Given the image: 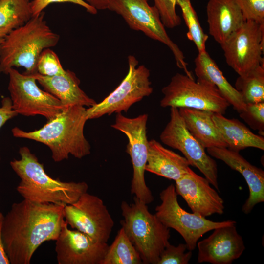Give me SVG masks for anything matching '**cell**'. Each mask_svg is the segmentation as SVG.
I'll return each instance as SVG.
<instances>
[{
  "label": "cell",
  "mask_w": 264,
  "mask_h": 264,
  "mask_svg": "<svg viewBox=\"0 0 264 264\" xmlns=\"http://www.w3.org/2000/svg\"><path fill=\"white\" fill-rule=\"evenodd\" d=\"M8 89L13 109L25 116L42 115L47 121L60 113L66 107L54 96L41 89L32 75L20 73L14 68L8 72Z\"/></svg>",
  "instance_id": "obj_11"
},
{
  "label": "cell",
  "mask_w": 264,
  "mask_h": 264,
  "mask_svg": "<svg viewBox=\"0 0 264 264\" xmlns=\"http://www.w3.org/2000/svg\"><path fill=\"white\" fill-rule=\"evenodd\" d=\"M109 245L77 230H70L64 220L56 240L59 264H100Z\"/></svg>",
  "instance_id": "obj_15"
},
{
  "label": "cell",
  "mask_w": 264,
  "mask_h": 264,
  "mask_svg": "<svg viewBox=\"0 0 264 264\" xmlns=\"http://www.w3.org/2000/svg\"><path fill=\"white\" fill-rule=\"evenodd\" d=\"M65 205L41 203L26 199L12 204L4 216L2 228L10 264H29L42 243L56 240L64 220Z\"/></svg>",
  "instance_id": "obj_1"
},
{
  "label": "cell",
  "mask_w": 264,
  "mask_h": 264,
  "mask_svg": "<svg viewBox=\"0 0 264 264\" xmlns=\"http://www.w3.org/2000/svg\"><path fill=\"white\" fill-rule=\"evenodd\" d=\"M162 107L187 108L221 114L230 106L213 84L204 80L177 73L162 89Z\"/></svg>",
  "instance_id": "obj_6"
},
{
  "label": "cell",
  "mask_w": 264,
  "mask_h": 264,
  "mask_svg": "<svg viewBox=\"0 0 264 264\" xmlns=\"http://www.w3.org/2000/svg\"><path fill=\"white\" fill-rule=\"evenodd\" d=\"M45 91L58 98L66 107L80 105L90 107L97 102L80 88V80L70 70L63 75L47 76L38 73L31 75Z\"/></svg>",
  "instance_id": "obj_20"
},
{
  "label": "cell",
  "mask_w": 264,
  "mask_h": 264,
  "mask_svg": "<svg viewBox=\"0 0 264 264\" xmlns=\"http://www.w3.org/2000/svg\"><path fill=\"white\" fill-rule=\"evenodd\" d=\"M245 21L264 23V0H235Z\"/></svg>",
  "instance_id": "obj_33"
},
{
  "label": "cell",
  "mask_w": 264,
  "mask_h": 264,
  "mask_svg": "<svg viewBox=\"0 0 264 264\" xmlns=\"http://www.w3.org/2000/svg\"><path fill=\"white\" fill-rule=\"evenodd\" d=\"M195 72L198 79L205 80L215 86L239 113L245 110L246 104L241 94L228 82L206 51L198 54L195 59Z\"/></svg>",
  "instance_id": "obj_23"
},
{
  "label": "cell",
  "mask_w": 264,
  "mask_h": 264,
  "mask_svg": "<svg viewBox=\"0 0 264 264\" xmlns=\"http://www.w3.org/2000/svg\"><path fill=\"white\" fill-rule=\"evenodd\" d=\"M210 184L205 177L190 168L175 181V186L177 194L183 198L192 212L204 217L222 215L225 208L223 199Z\"/></svg>",
  "instance_id": "obj_16"
},
{
  "label": "cell",
  "mask_w": 264,
  "mask_h": 264,
  "mask_svg": "<svg viewBox=\"0 0 264 264\" xmlns=\"http://www.w3.org/2000/svg\"><path fill=\"white\" fill-rule=\"evenodd\" d=\"M4 216L2 213L0 212V264H10V261L5 250L2 236Z\"/></svg>",
  "instance_id": "obj_36"
},
{
  "label": "cell",
  "mask_w": 264,
  "mask_h": 264,
  "mask_svg": "<svg viewBox=\"0 0 264 264\" xmlns=\"http://www.w3.org/2000/svg\"><path fill=\"white\" fill-rule=\"evenodd\" d=\"M149 0H108L107 9L120 15L132 30L142 32L148 37L162 43L172 51L176 65L183 69L186 74H192L182 51L168 35L159 13Z\"/></svg>",
  "instance_id": "obj_8"
},
{
  "label": "cell",
  "mask_w": 264,
  "mask_h": 264,
  "mask_svg": "<svg viewBox=\"0 0 264 264\" xmlns=\"http://www.w3.org/2000/svg\"><path fill=\"white\" fill-rule=\"evenodd\" d=\"M178 110L187 129L204 148H227L213 120V112L187 108Z\"/></svg>",
  "instance_id": "obj_22"
},
{
  "label": "cell",
  "mask_w": 264,
  "mask_h": 264,
  "mask_svg": "<svg viewBox=\"0 0 264 264\" xmlns=\"http://www.w3.org/2000/svg\"><path fill=\"white\" fill-rule=\"evenodd\" d=\"M3 38L0 37V44L2 42Z\"/></svg>",
  "instance_id": "obj_38"
},
{
  "label": "cell",
  "mask_w": 264,
  "mask_h": 264,
  "mask_svg": "<svg viewBox=\"0 0 264 264\" xmlns=\"http://www.w3.org/2000/svg\"><path fill=\"white\" fill-rule=\"evenodd\" d=\"M212 119L228 149L238 152L248 147L264 150V136L254 134L238 120L218 113H213Z\"/></svg>",
  "instance_id": "obj_24"
},
{
  "label": "cell",
  "mask_w": 264,
  "mask_h": 264,
  "mask_svg": "<svg viewBox=\"0 0 264 264\" xmlns=\"http://www.w3.org/2000/svg\"><path fill=\"white\" fill-rule=\"evenodd\" d=\"M128 73L119 85L99 103L86 109L88 120L104 115L127 112L134 103L150 95L153 91L150 81V70L133 55L128 57Z\"/></svg>",
  "instance_id": "obj_9"
},
{
  "label": "cell",
  "mask_w": 264,
  "mask_h": 264,
  "mask_svg": "<svg viewBox=\"0 0 264 264\" xmlns=\"http://www.w3.org/2000/svg\"><path fill=\"white\" fill-rule=\"evenodd\" d=\"M164 26L174 28L181 24V19L176 12L177 0H154Z\"/></svg>",
  "instance_id": "obj_32"
},
{
  "label": "cell",
  "mask_w": 264,
  "mask_h": 264,
  "mask_svg": "<svg viewBox=\"0 0 264 264\" xmlns=\"http://www.w3.org/2000/svg\"><path fill=\"white\" fill-rule=\"evenodd\" d=\"M211 156L224 162L232 169L239 172L248 185L249 195L242 207V212L248 214L255 206L264 201V172L245 159L238 152L228 148H207Z\"/></svg>",
  "instance_id": "obj_18"
},
{
  "label": "cell",
  "mask_w": 264,
  "mask_h": 264,
  "mask_svg": "<svg viewBox=\"0 0 264 264\" xmlns=\"http://www.w3.org/2000/svg\"><path fill=\"white\" fill-rule=\"evenodd\" d=\"M206 14L209 34L220 45L245 22L235 0H209Z\"/></svg>",
  "instance_id": "obj_19"
},
{
  "label": "cell",
  "mask_w": 264,
  "mask_h": 264,
  "mask_svg": "<svg viewBox=\"0 0 264 264\" xmlns=\"http://www.w3.org/2000/svg\"><path fill=\"white\" fill-rule=\"evenodd\" d=\"M187 249L186 243L175 246L169 242L162 252L157 264H188L192 256V252H186Z\"/></svg>",
  "instance_id": "obj_30"
},
{
  "label": "cell",
  "mask_w": 264,
  "mask_h": 264,
  "mask_svg": "<svg viewBox=\"0 0 264 264\" xmlns=\"http://www.w3.org/2000/svg\"><path fill=\"white\" fill-rule=\"evenodd\" d=\"M148 115L143 114L134 118H128L121 113H117L113 129L124 133L128 138L126 152L130 155L133 168L131 192L134 197L148 204L154 200L151 191L145 180V167L148 154L146 125Z\"/></svg>",
  "instance_id": "obj_10"
},
{
  "label": "cell",
  "mask_w": 264,
  "mask_h": 264,
  "mask_svg": "<svg viewBox=\"0 0 264 264\" xmlns=\"http://www.w3.org/2000/svg\"><path fill=\"white\" fill-rule=\"evenodd\" d=\"M1 104L2 106L0 107V129L8 120L18 114L12 108L10 98H3Z\"/></svg>",
  "instance_id": "obj_35"
},
{
  "label": "cell",
  "mask_w": 264,
  "mask_h": 264,
  "mask_svg": "<svg viewBox=\"0 0 264 264\" xmlns=\"http://www.w3.org/2000/svg\"><path fill=\"white\" fill-rule=\"evenodd\" d=\"M164 144L182 153L190 165L198 168L219 191L216 162L187 129L178 108L171 107L170 119L160 135Z\"/></svg>",
  "instance_id": "obj_13"
},
{
  "label": "cell",
  "mask_w": 264,
  "mask_h": 264,
  "mask_svg": "<svg viewBox=\"0 0 264 264\" xmlns=\"http://www.w3.org/2000/svg\"><path fill=\"white\" fill-rule=\"evenodd\" d=\"M37 73L47 76L63 75L66 71L62 67L57 55L50 48L41 52L37 62Z\"/></svg>",
  "instance_id": "obj_29"
},
{
  "label": "cell",
  "mask_w": 264,
  "mask_h": 264,
  "mask_svg": "<svg viewBox=\"0 0 264 264\" xmlns=\"http://www.w3.org/2000/svg\"><path fill=\"white\" fill-rule=\"evenodd\" d=\"M44 11L33 16L24 25L13 30L0 44V73L8 74L13 67H24L23 74L37 73V64L41 52L57 45L59 35L44 20Z\"/></svg>",
  "instance_id": "obj_4"
},
{
  "label": "cell",
  "mask_w": 264,
  "mask_h": 264,
  "mask_svg": "<svg viewBox=\"0 0 264 264\" xmlns=\"http://www.w3.org/2000/svg\"><path fill=\"white\" fill-rule=\"evenodd\" d=\"M240 117L251 128L259 131L260 135H264V102L246 104L245 110L239 113Z\"/></svg>",
  "instance_id": "obj_31"
},
{
  "label": "cell",
  "mask_w": 264,
  "mask_h": 264,
  "mask_svg": "<svg viewBox=\"0 0 264 264\" xmlns=\"http://www.w3.org/2000/svg\"><path fill=\"white\" fill-rule=\"evenodd\" d=\"M29 0H0V37L24 25L32 17Z\"/></svg>",
  "instance_id": "obj_25"
},
{
  "label": "cell",
  "mask_w": 264,
  "mask_h": 264,
  "mask_svg": "<svg viewBox=\"0 0 264 264\" xmlns=\"http://www.w3.org/2000/svg\"><path fill=\"white\" fill-rule=\"evenodd\" d=\"M235 225L215 228L211 235L198 242V262L231 264L240 258L245 246Z\"/></svg>",
  "instance_id": "obj_17"
},
{
  "label": "cell",
  "mask_w": 264,
  "mask_h": 264,
  "mask_svg": "<svg viewBox=\"0 0 264 264\" xmlns=\"http://www.w3.org/2000/svg\"><path fill=\"white\" fill-rule=\"evenodd\" d=\"M141 257L121 227L100 264H141Z\"/></svg>",
  "instance_id": "obj_26"
},
{
  "label": "cell",
  "mask_w": 264,
  "mask_h": 264,
  "mask_svg": "<svg viewBox=\"0 0 264 264\" xmlns=\"http://www.w3.org/2000/svg\"><path fill=\"white\" fill-rule=\"evenodd\" d=\"M134 202H121L123 220L122 227L139 253L143 263L157 264L160 256L169 243L170 228L155 214L149 211L147 204L134 197Z\"/></svg>",
  "instance_id": "obj_5"
},
{
  "label": "cell",
  "mask_w": 264,
  "mask_h": 264,
  "mask_svg": "<svg viewBox=\"0 0 264 264\" xmlns=\"http://www.w3.org/2000/svg\"><path fill=\"white\" fill-rule=\"evenodd\" d=\"M21 158L11 161L12 169L20 177L17 192L24 199L41 203L71 204L87 192L85 182H63L48 176L44 165L27 147L19 150Z\"/></svg>",
  "instance_id": "obj_3"
},
{
  "label": "cell",
  "mask_w": 264,
  "mask_h": 264,
  "mask_svg": "<svg viewBox=\"0 0 264 264\" xmlns=\"http://www.w3.org/2000/svg\"><path fill=\"white\" fill-rule=\"evenodd\" d=\"M190 164L187 159L152 139L148 142L145 171L175 181L188 172Z\"/></svg>",
  "instance_id": "obj_21"
},
{
  "label": "cell",
  "mask_w": 264,
  "mask_h": 264,
  "mask_svg": "<svg viewBox=\"0 0 264 264\" xmlns=\"http://www.w3.org/2000/svg\"><path fill=\"white\" fill-rule=\"evenodd\" d=\"M183 18L188 28L187 38L196 45L198 53L206 51L205 44L208 38L204 32L197 14L192 6L191 0H177Z\"/></svg>",
  "instance_id": "obj_28"
},
{
  "label": "cell",
  "mask_w": 264,
  "mask_h": 264,
  "mask_svg": "<svg viewBox=\"0 0 264 264\" xmlns=\"http://www.w3.org/2000/svg\"><path fill=\"white\" fill-rule=\"evenodd\" d=\"M67 224L102 242L107 243L114 221L98 197L86 192L71 204H66L63 210Z\"/></svg>",
  "instance_id": "obj_14"
},
{
  "label": "cell",
  "mask_w": 264,
  "mask_h": 264,
  "mask_svg": "<svg viewBox=\"0 0 264 264\" xmlns=\"http://www.w3.org/2000/svg\"><path fill=\"white\" fill-rule=\"evenodd\" d=\"M71 3L78 5L85 8L87 12L92 14H96L97 11L88 4L84 0H33L29 2L32 16L43 11L48 5L53 3Z\"/></svg>",
  "instance_id": "obj_34"
},
{
  "label": "cell",
  "mask_w": 264,
  "mask_h": 264,
  "mask_svg": "<svg viewBox=\"0 0 264 264\" xmlns=\"http://www.w3.org/2000/svg\"><path fill=\"white\" fill-rule=\"evenodd\" d=\"M225 61L239 75L264 64V23L246 21L222 45Z\"/></svg>",
  "instance_id": "obj_12"
},
{
  "label": "cell",
  "mask_w": 264,
  "mask_h": 264,
  "mask_svg": "<svg viewBox=\"0 0 264 264\" xmlns=\"http://www.w3.org/2000/svg\"><path fill=\"white\" fill-rule=\"evenodd\" d=\"M97 11L107 9L108 0H84Z\"/></svg>",
  "instance_id": "obj_37"
},
{
  "label": "cell",
  "mask_w": 264,
  "mask_h": 264,
  "mask_svg": "<svg viewBox=\"0 0 264 264\" xmlns=\"http://www.w3.org/2000/svg\"><path fill=\"white\" fill-rule=\"evenodd\" d=\"M175 186L171 184L160 193L161 203L157 205L155 215L167 227L176 231L183 238L188 250L193 251L198 240L215 228L234 225L232 220L213 221L196 213H189L179 205Z\"/></svg>",
  "instance_id": "obj_7"
},
{
  "label": "cell",
  "mask_w": 264,
  "mask_h": 264,
  "mask_svg": "<svg viewBox=\"0 0 264 264\" xmlns=\"http://www.w3.org/2000/svg\"><path fill=\"white\" fill-rule=\"evenodd\" d=\"M87 120L85 107L69 106L39 130L25 132L15 127L12 133L15 137L35 140L48 146L55 162L67 159L70 154L81 159L90 154V144L84 134Z\"/></svg>",
  "instance_id": "obj_2"
},
{
  "label": "cell",
  "mask_w": 264,
  "mask_h": 264,
  "mask_svg": "<svg viewBox=\"0 0 264 264\" xmlns=\"http://www.w3.org/2000/svg\"><path fill=\"white\" fill-rule=\"evenodd\" d=\"M234 88L246 104L264 102V64L239 75Z\"/></svg>",
  "instance_id": "obj_27"
},
{
  "label": "cell",
  "mask_w": 264,
  "mask_h": 264,
  "mask_svg": "<svg viewBox=\"0 0 264 264\" xmlns=\"http://www.w3.org/2000/svg\"></svg>",
  "instance_id": "obj_39"
}]
</instances>
